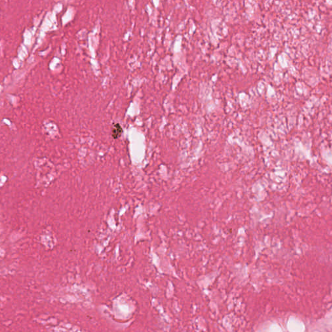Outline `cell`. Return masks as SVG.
I'll return each instance as SVG.
<instances>
[{"label":"cell","instance_id":"obj_1","mask_svg":"<svg viewBox=\"0 0 332 332\" xmlns=\"http://www.w3.org/2000/svg\"><path fill=\"white\" fill-rule=\"evenodd\" d=\"M122 132H123L122 128L120 125H119V123L114 125V128L112 132V136L113 138H114V139H117V138H118L119 137H120L122 134Z\"/></svg>","mask_w":332,"mask_h":332}]
</instances>
